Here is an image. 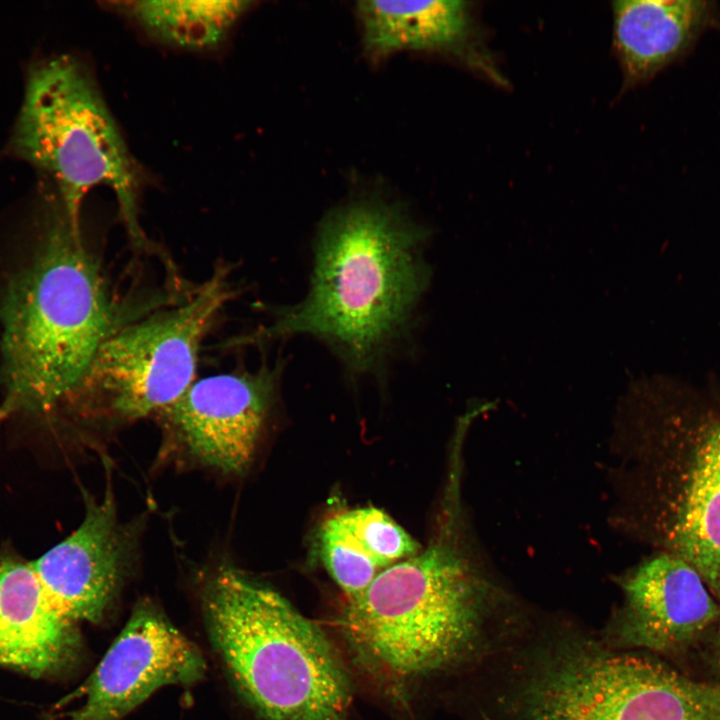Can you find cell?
Segmentation results:
<instances>
[{
    "label": "cell",
    "instance_id": "1",
    "mask_svg": "<svg viewBox=\"0 0 720 720\" xmlns=\"http://www.w3.org/2000/svg\"><path fill=\"white\" fill-rule=\"evenodd\" d=\"M426 235L391 203L356 200L337 208L320 227L307 295L275 311L272 324L244 343L309 334L332 346L351 371L376 370L426 288Z\"/></svg>",
    "mask_w": 720,
    "mask_h": 720
},
{
    "label": "cell",
    "instance_id": "2",
    "mask_svg": "<svg viewBox=\"0 0 720 720\" xmlns=\"http://www.w3.org/2000/svg\"><path fill=\"white\" fill-rule=\"evenodd\" d=\"M2 322L7 402L32 413L76 403L101 345L131 322L63 205L33 263L10 283Z\"/></svg>",
    "mask_w": 720,
    "mask_h": 720
},
{
    "label": "cell",
    "instance_id": "3",
    "mask_svg": "<svg viewBox=\"0 0 720 720\" xmlns=\"http://www.w3.org/2000/svg\"><path fill=\"white\" fill-rule=\"evenodd\" d=\"M207 634L262 720H348L351 688L325 633L270 586L233 567L201 590Z\"/></svg>",
    "mask_w": 720,
    "mask_h": 720
},
{
    "label": "cell",
    "instance_id": "4",
    "mask_svg": "<svg viewBox=\"0 0 720 720\" xmlns=\"http://www.w3.org/2000/svg\"><path fill=\"white\" fill-rule=\"evenodd\" d=\"M10 152L48 176L68 217L80 225L85 196L109 188L134 245L148 240L138 220L142 174L88 70L72 56L34 64Z\"/></svg>",
    "mask_w": 720,
    "mask_h": 720
},
{
    "label": "cell",
    "instance_id": "5",
    "mask_svg": "<svg viewBox=\"0 0 720 720\" xmlns=\"http://www.w3.org/2000/svg\"><path fill=\"white\" fill-rule=\"evenodd\" d=\"M347 602V631L361 654L387 674L409 679L448 666L471 646L481 589L468 561L441 530Z\"/></svg>",
    "mask_w": 720,
    "mask_h": 720
},
{
    "label": "cell",
    "instance_id": "6",
    "mask_svg": "<svg viewBox=\"0 0 720 720\" xmlns=\"http://www.w3.org/2000/svg\"><path fill=\"white\" fill-rule=\"evenodd\" d=\"M524 720H720V689L648 657L570 646L521 688Z\"/></svg>",
    "mask_w": 720,
    "mask_h": 720
},
{
    "label": "cell",
    "instance_id": "7",
    "mask_svg": "<svg viewBox=\"0 0 720 720\" xmlns=\"http://www.w3.org/2000/svg\"><path fill=\"white\" fill-rule=\"evenodd\" d=\"M225 266L182 304L131 321L98 350L76 403L123 420L158 414L194 382L203 339L233 291Z\"/></svg>",
    "mask_w": 720,
    "mask_h": 720
},
{
    "label": "cell",
    "instance_id": "8",
    "mask_svg": "<svg viewBox=\"0 0 720 720\" xmlns=\"http://www.w3.org/2000/svg\"><path fill=\"white\" fill-rule=\"evenodd\" d=\"M650 446L656 542L720 600V402L671 406Z\"/></svg>",
    "mask_w": 720,
    "mask_h": 720
},
{
    "label": "cell",
    "instance_id": "9",
    "mask_svg": "<svg viewBox=\"0 0 720 720\" xmlns=\"http://www.w3.org/2000/svg\"><path fill=\"white\" fill-rule=\"evenodd\" d=\"M281 372L278 362L202 378L157 415L196 461L223 473L242 474L255 458Z\"/></svg>",
    "mask_w": 720,
    "mask_h": 720
},
{
    "label": "cell",
    "instance_id": "10",
    "mask_svg": "<svg viewBox=\"0 0 720 720\" xmlns=\"http://www.w3.org/2000/svg\"><path fill=\"white\" fill-rule=\"evenodd\" d=\"M205 672L197 646L158 608L141 603L77 690L83 703L67 720H121L159 688L193 684Z\"/></svg>",
    "mask_w": 720,
    "mask_h": 720
},
{
    "label": "cell",
    "instance_id": "11",
    "mask_svg": "<svg viewBox=\"0 0 720 720\" xmlns=\"http://www.w3.org/2000/svg\"><path fill=\"white\" fill-rule=\"evenodd\" d=\"M133 544L108 491L99 501H87L78 528L31 564L59 614L74 624L98 622L119 592Z\"/></svg>",
    "mask_w": 720,
    "mask_h": 720
},
{
    "label": "cell",
    "instance_id": "12",
    "mask_svg": "<svg viewBox=\"0 0 720 720\" xmlns=\"http://www.w3.org/2000/svg\"><path fill=\"white\" fill-rule=\"evenodd\" d=\"M620 635L629 645L666 652L704 631L720 607L698 571L660 552L627 579Z\"/></svg>",
    "mask_w": 720,
    "mask_h": 720
},
{
    "label": "cell",
    "instance_id": "13",
    "mask_svg": "<svg viewBox=\"0 0 720 720\" xmlns=\"http://www.w3.org/2000/svg\"><path fill=\"white\" fill-rule=\"evenodd\" d=\"M79 649L74 623L47 598L31 562L0 553V665L32 677L70 666Z\"/></svg>",
    "mask_w": 720,
    "mask_h": 720
},
{
    "label": "cell",
    "instance_id": "14",
    "mask_svg": "<svg viewBox=\"0 0 720 720\" xmlns=\"http://www.w3.org/2000/svg\"><path fill=\"white\" fill-rule=\"evenodd\" d=\"M614 46L624 80L634 85L683 56L715 20L701 0H629L613 3Z\"/></svg>",
    "mask_w": 720,
    "mask_h": 720
},
{
    "label": "cell",
    "instance_id": "15",
    "mask_svg": "<svg viewBox=\"0 0 720 720\" xmlns=\"http://www.w3.org/2000/svg\"><path fill=\"white\" fill-rule=\"evenodd\" d=\"M356 12L365 48L375 58L404 50H454L470 32L463 1H361Z\"/></svg>",
    "mask_w": 720,
    "mask_h": 720
},
{
    "label": "cell",
    "instance_id": "16",
    "mask_svg": "<svg viewBox=\"0 0 720 720\" xmlns=\"http://www.w3.org/2000/svg\"><path fill=\"white\" fill-rule=\"evenodd\" d=\"M239 0H141L121 9L154 38L177 48L208 50L219 46L250 9Z\"/></svg>",
    "mask_w": 720,
    "mask_h": 720
},
{
    "label": "cell",
    "instance_id": "17",
    "mask_svg": "<svg viewBox=\"0 0 720 720\" xmlns=\"http://www.w3.org/2000/svg\"><path fill=\"white\" fill-rule=\"evenodd\" d=\"M319 536L337 558L374 573L422 548L388 514L375 507L334 513L322 523Z\"/></svg>",
    "mask_w": 720,
    "mask_h": 720
},
{
    "label": "cell",
    "instance_id": "18",
    "mask_svg": "<svg viewBox=\"0 0 720 720\" xmlns=\"http://www.w3.org/2000/svg\"><path fill=\"white\" fill-rule=\"evenodd\" d=\"M13 410V407L7 401L0 407V422L4 420Z\"/></svg>",
    "mask_w": 720,
    "mask_h": 720
},
{
    "label": "cell",
    "instance_id": "19",
    "mask_svg": "<svg viewBox=\"0 0 720 720\" xmlns=\"http://www.w3.org/2000/svg\"><path fill=\"white\" fill-rule=\"evenodd\" d=\"M719 635H720V630H719Z\"/></svg>",
    "mask_w": 720,
    "mask_h": 720
}]
</instances>
